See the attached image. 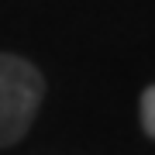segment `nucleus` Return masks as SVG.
Masks as SVG:
<instances>
[{"instance_id": "f257e3e1", "label": "nucleus", "mask_w": 155, "mask_h": 155, "mask_svg": "<svg viewBox=\"0 0 155 155\" xmlns=\"http://www.w3.org/2000/svg\"><path fill=\"white\" fill-rule=\"evenodd\" d=\"M45 97V79L28 59L0 52V148L21 141Z\"/></svg>"}, {"instance_id": "f03ea898", "label": "nucleus", "mask_w": 155, "mask_h": 155, "mask_svg": "<svg viewBox=\"0 0 155 155\" xmlns=\"http://www.w3.org/2000/svg\"><path fill=\"white\" fill-rule=\"evenodd\" d=\"M141 127L148 138H155V86L141 93Z\"/></svg>"}]
</instances>
